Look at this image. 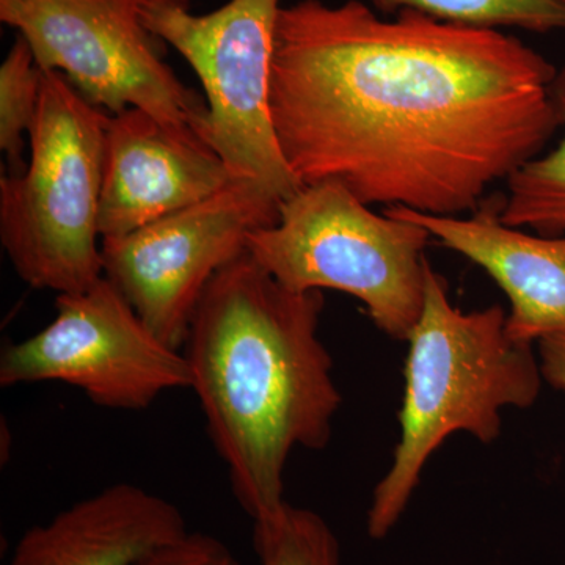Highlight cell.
Instances as JSON below:
<instances>
[{
    "instance_id": "obj_19",
    "label": "cell",
    "mask_w": 565,
    "mask_h": 565,
    "mask_svg": "<svg viewBox=\"0 0 565 565\" xmlns=\"http://www.w3.org/2000/svg\"><path fill=\"white\" fill-rule=\"evenodd\" d=\"M0 2H2V0H0Z\"/></svg>"
},
{
    "instance_id": "obj_5",
    "label": "cell",
    "mask_w": 565,
    "mask_h": 565,
    "mask_svg": "<svg viewBox=\"0 0 565 565\" xmlns=\"http://www.w3.org/2000/svg\"><path fill=\"white\" fill-rule=\"evenodd\" d=\"M370 206L337 181L305 185L281 203L275 225L248 236L247 252L292 291L355 297L379 330L407 341L423 310L433 236Z\"/></svg>"
},
{
    "instance_id": "obj_1",
    "label": "cell",
    "mask_w": 565,
    "mask_h": 565,
    "mask_svg": "<svg viewBox=\"0 0 565 565\" xmlns=\"http://www.w3.org/2000/svg\"><path fill=\"white\" fill-rule=\"evenodd\" d=\"M556 71L503 31L299 0L278 14L270 117L302 188L337 181L371 206L462 215L561 128Z\"/></svg>"
},
{
    "instance_id": "obj_18",
    "label": "cell",
    "mask_w": 565,
    "mask_h": 565,
    "mask_svg": "<svg viewBox=\"0 0 565 565\" xmlns=\"http://www.w3.org/2000/svg\"><path fill=\"white\" fill-rule=\"evenodd\" d=\"M537 344L542 377L553 388L565 393V332L548 334Z\"/></svg>"
},
{
    "instance_id": "obj_10",
    "label": "cell",
    "mask_w": 565,
    "mask_h": 565,
    "mask_svg": "<svg viewBox=\"0 0 565 565\" xmlns=\"http://www.w3.org/2000/svg\"><path fill=\"white\" fill-rule=\"evenodd\" d=\"M233 181L225 162L193 134L169 128L140 109L109 115L102 239L203 202Z\"/></svg>"
},
{
    "instance_id": "obj_6",
    "label": "cell",
    "mask_w": 565,
    "mask_h": 565,
    "mask_svg": "<svg viewBox=\"0 0 565 565\" xmlns=\"http://www.w3.org/2000/svg\"><path fill=\"white\" fill-rule=\"evenodd\" d=\"M281 7V0H228L196 14L191 0H141L140 17L199 76L207 106L200 139L234 180L258 182L285 202L302 185L282 158L269 109Z\"/></svg>"
},
{
    "instance_id": "obj_14",
    "label": "cell",
    "mask_w": 565,
    "mask_h": 565,
    "mask_svg": "<svg viewBox=\"0 0 565 565\" xmlns=\"http://www.w3.org/2000/svg\"><path fill=\"white\" fill-rule=\"evenodd\" d=\"M385 14L412 10L465 28L565 32V0H367Z\"/></svg>"
},
{
    "instance_id": "obj_8",
    "label": "cell",
    "mask_w": 565,
    "mask_h": 565,
    "mask_svg": "<svg viewBox=\"0 0 565 565\" xmlns=\"http://www.w3.org/2000/svg\"><path fill=\"white\" fill-rule=\"evenodd\" d=\"M61 382L111 411L151 407L162 394L191 390L184 352L162 343L106 277L61 294L55 318L39 333L3 348V388Z\"/></svg>"
},
{
    "instance_id": "obj_3",
    "label": "cell",
    "mask_w": 565,
    "mask_h": 565,
    "mask_svg": "<svg viewBox=\"0 0 565 565\" xmlns=\"http://www.w3.org/2000/svg\"><path fill=\"white\" fill-rule=\"evenodd\" d=\"M407 341L401 438L367 512L373 539L396 525L427 460L449 435L468 433L492 444L500 437L501 411L530 407L541 393L533 344L509 334L504 308L465 313L430 264L422 315Z\"/></svg>"
},
{
    "instance_id": "obj_15",
    "label": "cell",
    "mask_w": 565,
    "mask_h": 565,
    "mask_svg": "<svg viewBox=\"0 0 565 565\" xmlns=\"http://www.w3.org/2000/svg\"><path fill=\"white\" fill-rule=\"evenodd\" d=\"M253 548L262 565H341L340 544L329 523L288 501L253 522Z\"/></svg>"
},
{
    "instance_id": "obj_9",
    "label": "cell",
    "mask_w": 565,
    "mask_h": 565,
    "mask_svg": "<svg viewBox=\"0 0 565 565\" xmlns=\"http://www.w3.org/2000/svg\"><path fill=\"white\" fill-rule=\"evenodd\" d=\"M281 203L258 182L234 180L136 232L104 237V277L162 343L182 351L212 278L247 252L252 233L278 222Z\"/></svg>"
},
{
    "instance_id": "obj_17",
    "label": "cell",
    "mask_w": 565,
    "mask_h": 565,
    "mask_svg": "<svg viewBox=\"0 0 565 565\" xmlns=\"http://www.w3.org/2000/svg\"><path fill=\"white\" fill-rule=\"evenodd\" d=\"M134 565H241L221 539L204 533H188L154 550Z\"/></svg>"
},
{
    "instance_id": "obj_11",
    "label": "cell",
    "mask_w": 565,
    "mask_h": 565,
    "mask_svg": "<svg viewBox=\"0 0 565 565\" xmlns=\"http://www.w3.org/2000/svg\"><path fill=\"white\" fill-rule=\"evenodd\" d=\"M503 199L484 200L463 215H433L408 207L385 212L424 226L434 239L482 267L511 303L508 332L534 344L565 332V234H527L501 221Z\"/></svg>"
},
{
    "instance_id": "obj_2",
    "label": "cell",
    "mask_w": 565,
    "mask_h": 565,
    "mask_svg": "<svg viewBox=\"0 0 565 565\" xmlns=\"http://www.w3.org/2000/svg\"><path fill=\"white\" fill-rule=\"evenodd\" d=\"M322 310V291L286 288L244 252L212 278L189 327L191 390L253 522L286 503L294 449L319 451L332 437L341 394Z\"/></svg>"
},
{
    "instance_id": "obj_4",
    "label": "cell",
    "mask_w": 565,
    "mask_h": 565,
    "mask_svg": "<svg viewBox=\"0 0 565 565\" xmlns=\"http://www.w3.org/2000/svg\"><path fill=\"white\" fill-rule=\"evenodd\" d=\"M109 114L61 73H44L21 173L0 177V243L39 291H85L104 277L98 243Z\"/></svg>"
},
{
    "instance_id": "obj_13",
    "label": "cell",
    "mask_w": 565,
    "mask_h": 565,
    "mask_svg": "<svg viewBox=\"0 0 565 565\" xmlns=\"http://www.w3.org/2000/svg\"><path fill=\"white\" fill-rule=\"evenodd\" d=\"M561 126L565 128V65L553 81ZM501 221L544 236L565 234V134L552 151L542 152L508 178Z\"/></svg>"
},
{
    "instance_id": "obj_16",
    "label": "cell",
    "mask_w": 565,
    "mask_h": 565,
    "mask_svg": "<svg viewBox=\"0 0 565 565\" xmlns=\"http://www.w3.org/2000/svg\"><path fill=\"white\" fill-rule=\"evenodd\" d=\"M43 79L31 46L18 35L0 66V150L7 156L9 173H21L28 166L25 137L39 111Z\"/></svg>"
},
{
    "instance_id": "obj_12",
    "label": "cell",
    "mask_w": 565,
    "mask_h": 565,
    "mask_svg": "<svg viewBox=\"0 0 565 565\" xmlns=\"http://www.w3.org/2000/svg\"><path fill=\"white\" fill-rule=\"evenodd\" d=\"M188 533L177 505L120 482L25 531L7 565H134Z\"/></svg>"
},
{
    "instance_id": "obj_7",
    "label": "cell",
    "mask_w": 565,
    "mask_h": 565,
    "mask_svg": "<svg viewBox=\"0 0 565 565\" xmlns=\"http://www.w3.org/2000/svg\"><path fill=\"white\" fill-rule=\"evenodd\" d=\"M140 2L2 0L0 21L28 41L44 73L63 74L98 109H140L200 139L206 102L166 62V43L141 21Z\"/></svg>"
}]
</instances>
